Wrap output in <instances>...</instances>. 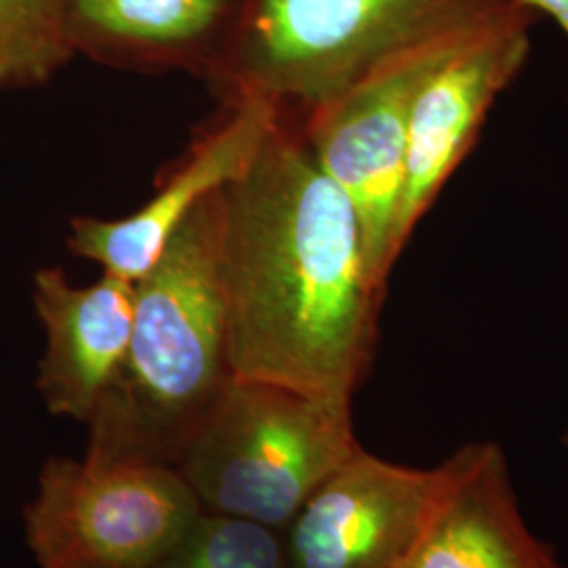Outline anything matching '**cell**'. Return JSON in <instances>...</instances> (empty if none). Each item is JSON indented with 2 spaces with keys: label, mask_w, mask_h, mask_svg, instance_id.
Here are the masks:
<instances>
[{
  "label": "cell",
  "mask_w": 568,
  "mask_h": 568,
  "mask_svg": "<svg viewBox=\"0 0 568 568\" xmlns=\"http://www.w3.org/2000/svg\"><path fill=\"white\" fill-rule=\"evenodd\" d=\"M220 274L232 377L352 400L386 286L354 206L286 116L222 194Z\"/></svg>",
  "instance_id": "6da1fadb"
},
{
  "label": "cell",
  "mask_w": 568,
  "mask_h": 568,
  "mask_svg": "<svg viewBox=\"0 0 568 568\" xmlns=\"http://www.w3.org/2000/svg\"><path fill=\"white\" fill-rule=\"evenodd\" d=\"M224 190L183 222L135 283L126 356L84 424L89 464L175 467L232 379L220 274Z\"/></svg>",
  "instance_id": "7a4b0ae2"
},
{
  "label": "cell",
  "mask_w": 568,
  "mask_h": 568,
  "mask_svg": "<svg viewBox=\"0 0 568 568\" xmlns=\"http://www.w3.org/2000/svg\"><path fill=\"white\" fill-rule=\"evenodd\" d=\"M527 11L520 0H234L204 79L302 122L389 61Z\"/></svg>",
  "instance_id": "3957f363"
},
{
  "label": "cell",
  "mask_w": 568,
  "mask_h": 568,
  "mask_svg": "<svg viewBox=\"0 0 568 568\" xmlns=\"http://www.w3.org/2000/svg\"><path fill=\"white\" fill-rule=\"evenodd\" d=\"M358 448L352 400L232 377L175 469L206 511L284 530Z\"/></svg>",
  "instance_id": "277c9868"
},
{
  "label": "cell",
  "mask_w": 568,
  "mask_h": 568,
  "mask_svg": "<svg viewBox=\"0 0 568 568\" xmlns=\"http://www.w3.org/2000/svg\"><path fill=\"white\" fill-rule=\"evenodd\" d=\"M203 511L175 467L49 457L21 520L41 568H159Z\"/></svg>",
  "instance_id": "5b68a950"
},
{
  "label": "cell",
  "mask_w": 568,
  "mask_h": 568,
  "mask_svg": "<svg viewBox=\"0 0 568 568\" xmlns=\"http://www.w3.org/2000/svg\"><path fill=\"white\" fill-rule=\"evenodd\" d=\"M485 34L410 51L297 122L316 163L354 206L363 230L366 262L382 286H387L389 272L400 257L396 224L415 95L443 61Z\"/></svg>",
  "instance_id": "8992f818"
},
{
  "label": "cell",
  "mask_w": 568,
  "mask_h": 568,
  "mask_svg": "<svg viewBox=\"0 0 568 568\" xmlns=\"http://www.w3.org/2000/svg\"><path fill=\"white\" fill-rule=\"evenodd\" d=\"M480 443L436 467H408L361 447L284 528L291 568H394L415 546Z\"/></svg>",
  "instance_id": "52a82bcc"
},
{
  "label": "cell",
  "mask_w": 568,
  "mask_h": 568,
  "mask_svg": "<svg viewBox=\"0 0 568 568\" xmlns=\"http://www.w3.org/2000/svg\"><path fill=\"white\" fill-rule=\"evenodd\" d=\"M537 21L539 13L528 11L469 42L443 61L417 91L408 122L405 187L396 224L398 255L474 148L490 105L525 68L530 30Z\"/></svg>",
  "instance_id": "ba28073f"
},
{
  "label": "cell",
  "mask_w": 568,
  "mask_h": 568,
  "mask_svg": "<svg viewBox=\"0 0 568 568\" xmlns=\"http://www.w3.org/2000/svg\"><path fill=\"white\" fill-rule=\"evenodd\" d=\"M281 116V110L265 100L230 103L224 121L196 142L135 213L121 220L72 217L70 251L102 265L105 274L138 283L159 262L183 222L251 166Z\"/></svg>",
  "instance_id": "9c48e42d"
},
{
  "label": "cell",
  "mask_w": 568,
  "mask_h": 568,
  "mask_svg": "<svg viewBox=\"0 0 568 568\" xmlns=\"http://www.w3.org/2000/svg\"><path fill=\"white\" fill-rule=\"evenodd\" d=\"M32 302L44 331L37 387L47 410L87 424L114 384L133 328L135 283L105 274L74 286L61 267L34 274Z\"/></svg>",
  "instance_id": "30bf717a"
},
{
  "label": "cell",
  "mask_w": 568,
  "mask_h": 568,
  "mask_svg": "<svg viewBox=\"0 0 568 568\" xmlns=\"http://www.w3.org/2000/svg\"><path fill=\"white\" fill-rule=\"evenodd\" d=\"M394 568H565L527 527L504 450L480 443L424 532Z\"/></svg>",
  "instance_id": "8fae6325"
},
{
  "label": "cell",
  "mask_w": 568,
  "mask_h": 568,
  "mask_svg": "<svg viewBox=\"0 0 568 568\" xmlns=\"http://www.w3.org/2000/svg\"><path fill=\"white\" fill-rule=\"evenodd\" d=\"M234 0H68L77 53L122 68H185L203 77Z\"/></svg>",
  "instance_id": "7c38bea8"
},
{
  "label": "cell",
  "mask_w": 568,
  "mask_h": 568,
  "mask_svg": "<svg viewBox=\"0 0 568 568\" xmlns=\"http://www.w3.org/2000/svg\"><path fill=\"white\" fill-rule=\"evenodd\" d=\"M74 55L68 0H0V89L44 84Z\"/></svg>",
  "instance_id": "4fadbf2b"
},
{
  "label": "cell",
  "mask_w": 568,
  "mask_h": 568,
  "mask_svg": "<svg viewBox=\"0 0 568 568\" xmlns=\"http://www.w3.org/2000/svg\"><path fill=\"white\" fill-rule=\"evenodd\" d=\"M159 568H291V560L281 528L204 509Z\"/></svg>",
  "instance_id": "5bb4252c"
},
{
  "label": "cell",
  "mask_w": 568,
  "mask_h": 568,
  "mask_svg": "<svg viewBox=\"0 0 568 568\" xmlns=\"http://www.w3.org/2000/svg\"><path fill=\"white\" fill-rule=\"evenodd\" d=\"M525 7L532 9L535 13L548 16L549 20L556 21V26L565 32L568 39V0H520Z\"/></svg>",
  "instance_id": "9a60e30c"
},
{
  "label": "cell",
  "mask_w": 568,
  "mask_h": 568,
  "mask_svg": "<svg viewBox=\"0 0 568 568\" xmlns=\"http://www.w3.org/2000/svg\"><path fill=\"white\" fill-rule=\"evenodd\" d=\"M562 440H565V447L568 448V432L565 434V438H562Z\"/></svg>",
  "instance_id": "2e32d148"
}]
</instances>
